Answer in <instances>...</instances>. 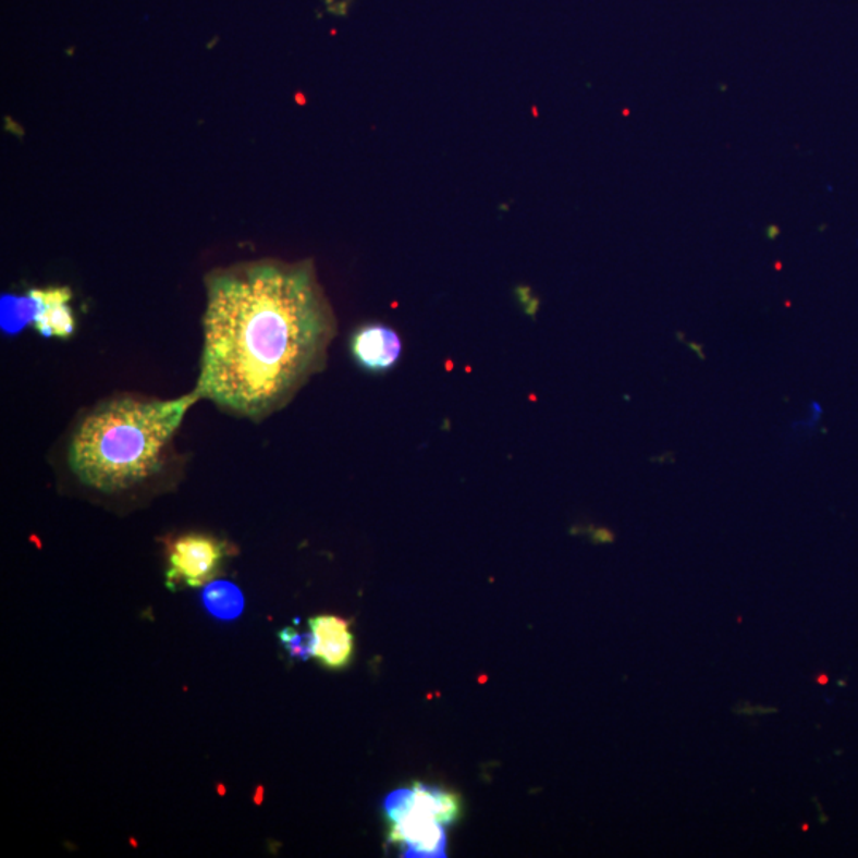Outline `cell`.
<instances>
[{"label": "cell", "mask_w": 858, "mask_h": 858, "mask_svg": "<svg viewBox=\"0 0 858 858\" xmlns=\"http://www.w3.org/2000/svg\"><path fill=\"white\" fill-rule=\"evenodd\" d=\"M206 286L196 390L228 414L266 420L327 366L330 301L310 261L242 262L210 272Z\"/></svg>", "instance_id": "cell-1"}, {"label": "cell", "mask_w": 858, "mask_h": 858, "mask_svg": "<svg viewBox=\"0 0 858 858\" xmlns=\"http://www.w3.org/2000/svg\"><path fill=\"white\" fill-rule=\"evenodd\" d=\"M199 391L175 400L120 394L77 421L68 444V466L82 486L121 493L157 477Z\"/></svg>", "instance_id": "cell-2"}, {"label": "cell", "mask_w": 858, "mask_h": 858, "mask_svg": "<svg viewBox=\"0 0 858 858\" xmlns=\"http://www.w3.org/2000/svg\"><path fill=\"white\" fill-rule=\"evenodd\" d=\"M390 839L403 846L404 857H445L448 836L439 823L431 785L417 782L412 788H397L387 797Z\"/></svg>", "instance_id": "cell-3"}, {"label": "cell", "mask_w": 858, "mask_h": 858, "mask_svg": "<svg viewBox=\"0 0 858 858\" xmlns=\"http://www.w3.org/2000/svg\"><path fill=\"white\" fill-rule=\"evenodd\" d=\"M226 556V544L209 535H183L169 546L168 586L200 587L212 583Z\"/></svg>", "instance_id": "cell-4"}, {"label": "cell", "mask_w": 858, "mask_h": 858, "mask_svg": "<svg viewBox=\"0 0 858 858\" xmlns=\"http://www.w3.org/2000/svg\"><path fill=\"white\" fill-rule=\"evenodd\" d=\"M348 347L353 361L363 371L371 373L390 372L403 356L401 335L383 323H366L356 328Z\"/></svg>", "instance_id": "cell-5"}, {"label": "cell", "mask_w": 858, "mask_h": 858, "mask_svg": "<svg viewBox=\"0 0 858 858\" xmlns=\"http://www.w3.org/2000/svg\"><path fill=\"white\" fill-rule=\"evenodd\" d=\"M314 635V659L328 670H344L353 657L351 624L338 615H318L310 618Z\"/></svg>", "instance_id": "cell-6"}, {"label": "cell", "mask_w": 858, "mask_h": 858, "mask_svg": "<svg viewBox=\"0 0 858 858\" xmlns=\"http://www.w3.org/2000/svg\"><path fill=\"white\" fill-rule=\"evenodd\" d=\"M30 293L37 301V314L33 327L44 338H71L75 332L71 290L57 286V289H34Z\"/></svg>", "instance_id": "cell-7"}, {"label": "cell", "mask_w": 858, "mask_h": 858, "mask_svg": "<svg viewBox=\"0 0 858 858\" xmlns=\"http://www.w3.org/2000/svg\"><path fill=\"white\" fill-rule=\"evenodd\" d=\"M203 604L218 621L231 622L244 612V595L230 580H212L203 591Z\"/></svg>", "instance_id": "cell-8"}, {"label": "cell", "mask_w": 858, "mask_h": 858, "mask_svg": "<svg viewBox=\"0 0 858 858\" xmlns=\"http://www.w3.org/2000/svg\"><path fill=\"white\" fill-rule=\"evenodd\" d=\"M37 314V301L33 293L3 294L0 299V328L5 334L16 335L33 327Z\"/></svg>", "instance_id": "cell-9"}, {"label": "cell", "mask_w": 858, "mask_h": 858, "mask_svg": "<svg viewBox=\"0 0 858 858\" xmlns=\"http://www.w3.org/2000/svg\"><path fill=\"white\" fill-rule=\"evenodd\" d=\"M280 641H282L283 647H285L286 652L289 655L292 657L294 660H301V662H306V660L312 659L314 657V635L312 632L310 633H299L296 632L294 628H285L279 633Z\"/></svg>", "instance_id": "cell-10"}, {"label": "cell", "mask_w": 858, "mask_h": 858, "mask_svg": "<svg viewBox=\"0 0 858 858\" xmlns=\"http://www.w3.org/2000/svg\"><path fill=\"white\" fill-rule=\"evenodd\" d=\"M818 681H819V684H826V683H829V677L822 676V677H819Z\"/></svg>", "instance_id": "cell-11"}]
</instances>
